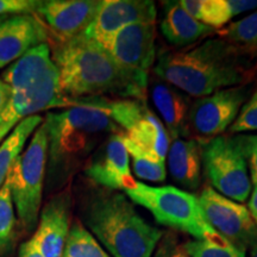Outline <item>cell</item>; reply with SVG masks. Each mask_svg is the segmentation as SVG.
Listing matches in <instances>:
<instances>
[{
	"label": "cell",
	"mask_w": 257,
	"mask_h": 257,
	"mask_svg": "<svg viewBox=\"0 0 257 257\" xmlns=\"http://www.w3.org/2000/svg\"><path fill=\"white\" fill-rule=\"evenodd\" d=\"M255 70L250 51L223 38H210L188 49L162 50L154 67L155 76L194 98L244 86Z\"/></svg>",
	"instance_id": "cell-1"
},
{
	"label": "cell",
	"mask_w": 257,
	"mask_h": 257,
	"mask_svg": "<svg viewBox=\"0 0 257 257\" xmlns=\"http://www.w3.org/2000/svg\"><path fill=\"white\" fill-rule=\"evenodd\" d=\"M51 42V59L59 72L61 91L69 100L105 95L146 99L149 85L147 73L119 66L107 50L82 35Z\"/></svg>",
	"instance_id": "cell-2"
},
{
	"label": "cell",
	"mask_w": 257,
	"mask_h": 257,
	"mask_svg": "<svg viewBox=\"0 0 257 257\" xmlns=\"http://www.w3.org/2000/svg\"><path fill=\"white\" fill-rule=\"evenodd\" d=\"M43 123L48 135L49 187L63 185L111 135L121 131L104 111L73 101L69 107L48 112Z\"/></svg>",
	"instance_id": "cell-3"
},
{
	"label": "cell",
	"mask_w": 257,
	"mask_h": 257,
	"mask_svg": "<svg viewBox=\"0 0 257 257\" xmlns=\"http://www.w3.org/2000/svg\"><path fill=\"white\" fill-rule=\"evenodd\" d=\"M82 220L111 257H152L163 232L136 211L126 195L98 191L86 202Z\"/></svg>",
	"instance_id": "cell-4"
},
{
	"label": "cell",
	"mask_w": 257,
	"mask_h": 257,
	"mask_svg": "<svg viewBox=\"0 0 257 257\" xmlns=\"http://www.w3.org/2000/svg\"><path fill=\"white\" fill-rule=\"evenodd\" d=\"M2 80L10 87V99L0 117V125H17L40 111L70 106V100L61 91L59 72L47 43L10 64Z\"/></svg>",
	"instance_id": "cell-5"
},
{
	"label": "cell",
	"mask_w": 257,
	"mask_h": 257,
	"mask_svg": "<svg viewBox=\"0 0 257 257\" xmlns=\"http://www.w3.org/2000/svg\"><path fill=\"white\" fill-rule=\"evenodd\" d=\"M125 195L133 204L149 211L161 225L191 234L195 239L213 238L218 234L207 223L198 198L184 189L135 181Z\"/></svg>",
	"instance_id": "cell-6"
},
{
	"label": "cell",
	"mask_w": 257,
	"mask_h": 257,
	"mask_svg": "<svg viewBox=\"0 0 257 257\" xmlns=\"http://www.w3.org/2000/svg\"><path fill=\"white\" fill-rule=\"evenodd\" d=\"M48 161V135L44 123L36 128L29 146L16 157L6 181L22 227L31 232L40 218Z\"/></svg>",
	"instance_id": "cell-7"
},
{
	"label": "cell",
	"mask_w": 257,
	"mask_h": 257,
	"mask_svg": "<svg viewBox=\"0 0 257 257\" xmlns=\"http://www.w3.org/2000/svg\"><path fill=\"white\" fill-rule=\"evenodd\" d=\"M201 148L202 168L212 188L239 204L248 200L252 184L239 135L210 138Z\"/></svg>",
	"instance_id": "cell-8"
},
{
	"label": "cell",
	"mask_w": 257,
	"mask_h": 257,
	"mask_svg": "<svg viewBox=\"0 0 257 257\" xmlns=\"http://www.w3.org/2000/svg\"><path fill=\"white\" fill-rule=\"evenodd\" d=\"M212 229L234 245L251 249L257 244V225L244 205L231 200L212 187L202 189L198 198Z\"/></svg>",
	"instance_id": "cell-9"
},
{
	"label": "cell",
	"mask_w": 257,
	"mask_h": 257,
	"mask_svg": "<svg viewBox=\"0 0 257 257\" xmlns=\"http://www.w3.org/2000/svg\"><path fill=\"white\" fill-rule=\"evenodd\" d=\"M249 95L250 89L244 85L198 98L189 111V131L208 140L220 136L236 120Z\"/></svg>",
	"instance_id": "cell-10"
},
{
	"label": "cell",
	"mask_w": 257,
	"mask_h": 257,
	"mask_svg": "<svg viewBox=\"0 0 257 257\" xmlns=\"http://www.w3.org/2000/svg\"><path fill=\"white\" fill-rule=\"evenodd\" d=\"M156 15L152 0H102L98 14L81 35L107 50L121 29L136 23H155Z\"/></svg>",
	"instance_id": "cell-11"
},
{
	"label": "cell",
	"mask_w": 257,
	"mask_h": 257,
	"mask_svg": "<svg viewBox=\"0 0 257 257\" xmlns=\"http://www.w3.org/2000/svg\"><path fill=\"white\" fill-rule=\"evenodd\" d=\"M123 135V131L111 135L93 153L85 168V174L89 180L108 191L125 192L135 184Z\"/></svg>",
	"instance_id": "cell-12"
},
{
	"label": "cell",
	"mask_w": 257,
	"mask_h": 257,
	"mask_svg": "<svg viewBox=\"0 0 257 257\" xmlns=\"http://www.w3.org/2000/svg\"><path fill=\"white\" fill-rule=\"evenodd\" d=\"M102 0H46L40 2L36 15L54 40L67 41L81 35L92 23Z\"/></svg>",
	"instance_id": "cell-13"
},
{
	"label": "cell",
	"mask_w": 257,
	"mask_h": 257,
	"mask_svg": "<svg viewBox=\"0 0 257 257\" xmlns=\"http://www.w3.org/2000/svg\"><path fill=\"white\" fill-rule=\"evenodd\" d=\"M155 23H136L121 29L107 51L119 66L149 74L156 57Z\"/></svg>",
	"instance_id": "cell-14"
},
{
	"label": "cell",
	"mask_w": 257,
	"mask_h": 257,
	"mask_svg": "<svg viewBox=\"0 0 257 257\" xmlns=\"http://www.w3.org/2000/svg\"><path fill=\"white\" fill-rule=\"evenodd\" d=\"M70 230V194L64 191L47 202L30 242L42 257H62Z\"/></svg>",
	"instance_id": "cell-15"
},
{
	"label": "cell",
	"mask_w": 257,
	"mask_h": 257,
	"mask_svg": "<svg viewBox=\"0 0 257 257\" xmlns=\"http://www.w3.org/2000/svg\"><path fill=\"white\" fill-rule=\"evenodd\" d=\"M49 41L46 25L36 15H17L0 22V68Z\"/></svg>",
	"instance_id": "cell-16"
},
{
	"label": "cell",
	"mask_w": 257,
	"mask_h": 257,
	"mask_svg": "<svg viewBox=\"0 0 257 257\" xmlns=\"http://www.w3.org/2000/svg\"><path fill=\"white\" fill-rule=\"evenodd\" d=\"M148 87L153 104L170 138H188L191 135L188 118L192 106L189 96L157 76L149 80Z\"/></svg>",
	"instance_id": "cell-17"
},
{
	"label": "cell",
	"mask_w": 257,
	"mask_h": 257,
	"mask_svg": "<svg viewBox=\"0 0 257 257\" xmlns=\"http://www.w3.org/2000/svg\"><path fill=\"white\" fill-rule=\"evenodd\" d=\"M160 29L167 42L179 50L191 47L216 32L214 29L199 23L191 17L176 0L163 3Z\"/></svg>",
	"instance_id": "cell-18"
},
{
	"label": "cell",
	"mask_w": 257,
	"mask_h": 257,
	"mask_svg": "<svg viewBox=\"0 0 257 257\" xmlns=\"http://www.w3.org/2000/svg\"><path fill=\"white\" fill-rule=\"evenodd\" d=\"M168 170L176 184L188 191L200 186L202 170L201 141L195 138H176L170 142Z\"/></svg>",
	"instance_id": "cell-19"
},
{
	"label": "cell",
	"mask_w": 257,
	"mask_h": 257,
	"mask_svg": "<svg viewBox=\"0 0 257 257\" xmlns=\"http://www.w3.org/2000/svg\"><path fill=\"white\" fill-rule=\"evenodd\" d=\"M124 135L146 152L153 154L161 161H166L172 141L165 125L150 110H148Z\"/></svg>",
	"instance_id": "cell-20"
},
{
	"label": "cell",
	"mask_w": 257,
	"mask_h": 257,
	"mask_svg": "<svg viewBox=\"0 0 257 257\" xmlns=\"http://www.w3.org/2000/svg\"><path fill=\"white\" fill-rule=\"evenodd\" d=\"M42 123L43 119L37 114L24 118L12 128L11 134H9L0 144V188L4 186L16 157L23 152L28 138Z\"/></svg>",
	"instance_id": "cell-21"
},
{
	"label": "cell",
	"mask_w": 257,
	"mask_h": 257,
	"mask_svg": "<svg viewBox=\"0 0 257 257\" xmlns=\"http://www.w3.org/2000/svg\"><path fill=\"white\" fill-rule=\"evenodd\" d=\"M187 14L214 30L224 28L232 19L227 0H180Z\"/></svg>",
	"instance_id": "cell-22"
},
{
	"label": "cell",
	"mask_w": 257,
	"mask_h": 257,
	"mask_svg": "<svg viewBox=\"0 0 257 257\" xmlns=\"http://www.w3.org/2000/svg\"><path fill=\"white\" fill-rule=\"evenodd\" d=\"M123 142L128 156L133 160L135 175L138 179L152 182H162L167 178L166 161H161L153 154L140 148L123 135Z\"/></svg>",
	"instance_id": "cell-23"
},
{
	"label": "cell",
	"mask_w": 257,
	"mask_h": 257,
	"mask_svg": "<svg viewBox=\"0 0 257 257\" xmlns=\"http://www.w3.org/2000/svg\"><path fill=\"white\" fill-rule=\"evenodd\" d=\"M62 257H111L89 230L76 220L70 226Z\"/></svg>",
	"instance_id": "cell-24"
},
{
	"label": "cell",
	"mask_w": 257,
	"mask_h": 257,
	"mask_svg": "<svg viewBox=\"0 0 257 257\" xmlns=\"http://www.w3.org/2000/svg\"><path fill=\"white\" fill-rule=\"evenodd\" d=\"M189 257H246L245 250L234 245L219 233L213 238L191 239L182 244Z\"/></svg>",
	"instance_id": "cell-25"
},
{
	"label": "cell",
	"mask_w": 257,
	"mask_h": 257,
	"mask_svg": "<svg viewBox=\"0 0 257 257\" xmlns=\"http://www.w3.org/2000/svg\"><path fill=\"white\" fill-rule=\"evenodd\" d=\"M219 36L246 51L257 49V10L239 21L218 30Z\"/></svg>",
	"instance_id": "cell-26"
},
{
	"label": "cell",
	"mask_w": 257,
	"mask_h": 257,
	"mask_svg": "<svg viewBox=\"0 0 257 257\" xmlns=\"http://www.w3.org/2000/svg\"><path fill=\"white\" fill-rule=\"evenodd\" d=\"M17 216L8 181L0 188V257L12 249L17 237Z\"/></svg>",
	"instance_id": "cell-27"
},
{
	"label": "cell",
	"mask_w": 257,
	"mask_h": 257,
	"mask_svg": "<svg viewBox=\"0 0 257 257\" xmlns=\"http://www.w3.org/2000/svg\"><path fill=\"white\" fill-rule=\"evenodd\" d=\"M229 131L230 135L257 131V89L242 106Z\"/></svg>",
	"instance_id": "cell-28"
},
{
	"label": "cell",
	"mask_w": 257,
	"mask_h": 257,
	"mask_svg": "<svg viewBox=\"0 0 257 257\" xmlns=\"http://www.w3.org/2000/svg\"><path fill=\"white\" fill-rule=\"evenodd\" d=\"M243 152L245 155L250 180L253 186L257 185V135H239Z\"/></svg>",
	"instance_id": "cell-29"
},
{
	"label": "cell",
	"mask_w": 257,
	"mask_h": 257,
	"mask_svg": "<svg viewBox=\"0 0 257 257\" xmlns=\"http://www.w3.org/2000/svg\"><path fill=\"white\" fill-rule=\"evenodd\" d=\"M40 2L37 0H0V17L8 15H35Z\"/></svg>",
	"instance_id": "cell-30"
},
{
	"label": "cell",
	"mask_w": 257,
	"mask_h": 257,
	"mask_svg": "<svg viewBox=\"0 0 257 257\" xmlns=\"http://www.w3.org/2000/svg\"><path fill=\"white\" fill-rule=\"evenodd\" d=\"M154 257H189L173 234L162 237Z\"/></svg>",
	"instance_id": "cell-31"
},
{
	"label": "cell",
	"mask_w": 257,
	"mask_h": 257,
	"mask_svg": "<svg viewBox=\"0 0 257 257\" xmlns=\"http://www.w3.org/2000/svg\"><path fill=\"white\" fill-rule=\"evenodd\" d=\"M232 18L242 15L244 12L252 11L257 9V0H227Z\"/></svg>",
	"instance_id": "cell-32"
},
{
	"label": "cell",
	"mask_w": 257,
	"mask_h": 257,
	"mask_svg": "<svg viewBox=\"0 0 257 257\" xmlns=\"http://www.w3.org/2000/svg\"><path fill=\"white\" fill-rule=\"evenodd\" d=\"M10 99V87L8 83L4 82L0 78V117H2L3 112L5 111L6 106H8Z\"/></svg>",
	"instance_id": "cell-33"
},
{
	"label": "cell",
	"mask_w": 257,
	"mask_h": 257,
	"mask_svg": "<svg viewBox=\"0 0 257 257\" xmlns=\"http://www.w3.org/2000/svg\"><path fill=\"white\" fill-rule=\"evenodd\" d=\"M18 257H42L36 249L34 248L30 239L27 240V242L23 243L19 248Z\"/></svg>",
	"instance_id": "cell-34"
},
{
	"label": "cell",
	"mask_w": 257,
	"mask_h": 257,
	"mask_svg": "<svg viewBox=\"0 0 257 257\" xmlns=\"http://www.w3.org/2000/svg\"><path fill=\"white\" fill-rule=\"evenodd\" d=\"M248 210L251 214L253 221L257 225V185L253 187L252 192L250 193V199L248 202Z\"/></svg>",
	"instance_id": "cell-35"
},
{
	"label": "cell",
	"mask_w": 257,
	"mask_h": 257,
	"mask_svg": "<svg viewBox=\"0 0 257 257\" xmlns=\"http://www.w3.org/2000/svg\"><path fill=\"white\" fill-rule=\"evenodd\" d=\"M16 126L15 124H3L0 125V142H2L4 138L10 134V131H12V128Z\"/></svg>",
	"instance_id": "cell-36"
},
{
	"label": "cell",
	"mask_w": 257,
	"mask_h": 257,
	"mask_svg": "<svg viewBox=\"0 0 257 257\" xmlns=\"http://www.w3.org/2000/svg\"><path fill=\"white\" fill-rule=\"evenodd\" d=\"M250 257H257V244L250 249Z\"/></svg>",
	"instance_id": "cell-37"
},
{
	"label": "cell",
	"mask_w": 257,
	"mask_h": 257,
	"mask_svg": "<svg viewBox=\"0 0 257 257\" xmlns=\"http://www.w3.org/2000/svg\"><path fill=\"white\" fill-rule=\"evenodd\" d=\"M6 17H8V16H4V17H0V22H3V21H4V19H5Z\"/></svg>",
	"instance_id": "cell-38"
}]
</instances>
